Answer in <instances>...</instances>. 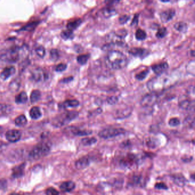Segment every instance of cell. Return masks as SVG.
Segmentation results:
<instances>
[{
	"mask_svg": "<svg viewBox=\"0 0 195 195\" xmlns=\"http://www.w3.org/2000/svg\"><path fill=\"white\" fill-rule=\"evenodd\" d=\"M167 29L165 27L159 28L156 33V36L158 38H162L167 34Z\"/></svg>",
	"mask_w": 195,
	"mask_h": 195,
	"instance_id": "35",
	"label": "cell"
},
{
	"mask_svg": "<svg viewBox=\"0 0 195 195\" xmlns=\"http://www.w3.org/2000/svg\"><path fill=\"white\" fill-rule=\"evenodd\" d=\"M138 18H139V14L136 13L135 14L132 20V23L130 24V26H135L138 25Z\"/></svg>",
	"mask_w": 195,
	"mask_h": 195,
	"instance_id": "48",
	"label": "cell"
},
{
	"mask_svg": "<svg viewBox=\"0 0 195 195\" xmlns=\"http://www.w3.org/2000/svg\"><path fill=\"white\" fill-rule=\"evenodd\" d=\"M90 164V160L87 156H84L77 160L75 162L77 169L81 170L87 168Z\"/></svg>",
	"mask_w": 195,
	"mask_h": 195,
	"instance_id": "16",
	"label": "cell"
},
{
	"mask_svg": "<svg viewBox=\"0 0 195 195\" xmlns=\"http://www.w3.org/2000/svg\"><path fill=\"white\" fill-rule=\"evenodd\" d=\"M78 116V112L77 111H67L55 117L52 124L56 127H61L67 125Z\"/></svg>",
	"mask_w": 195,
	"mask_h": 195,
	"instance_id": "5",
	"label": "cell"
},
{
	"mask_svg": "<svg viewBox=\"0 0 195 195\" xmlns=\"http://www.w3.org/2000/svg\"><path fill=\"white\" fill-rule=\"evenodd\" d=\"M7 147V144L4 142L0 141V153L2 152Z\"/></svg>",
	"mask_w": 195,
	"mask_h": 195,
	"instance_id": "51",
	"label": "cell"
},
{
	"mask_svg": "<svg viewBox=\"0 0 195 195\" xmlns=\"http://www.w3.org/2000/svg\"><path fill=\"white\" fill-rule=\"evenodd\" d=\"M148 73H149V70H148V69L144 70L140 72V73L136 74L135 75V78L137 80H139V81L143 80L148 76Z\"/></svg>",
	"mask_w": 195,
	"mask_h": 195,
	"instance_id": "36",
	"label": "cell"
},
{
	"mask_svg": "<svg viewBox=\"0 0 195 195\" xmlns=\"http://www.w3.org/2000/svg\"><path fill=\"white\" fill-rule=\"evenodd\" d=\"M97 142V139L94 137H86L83 138L81 140V143L83 145L89 146L94 144Z\"/></svg>",
	"mask_w": 195,
	"mask_h": 195,
	"instance_id": "34",
	"label": "cell"
},
{
	"mask_svg": "<svg viewBox=\"0 0 195 195\" xmlns=\"http://www.w3.org/2000/svg\"><path fill=\"white\" fill-rule=\"evenodd\" d=\"M38 22L36 21V22H31L30 24H27L26 25L24 26L22 29L24 30H26V31H32V30H33L34 28L36 27V26L38 25Z\"/></svg>",
	"mask_w": 195,
	"mask_h": 195,
	"instance_id": "38",
	"label": "cell"
},
{
	"mask_svg": "<svg viewBox=\"0 0 195 195\" xmlns=\"http://www.w3.org/2000/svg\"><path fill=\"white\" fill-rule=\"evenodd\" d=\"M1 129V128L0 127V129Z\"/></svg>",
	"mask_w": 195,
	"mask_h": 195,
	"instance_id": "54",
	"label": "cell"
},
{
	"mask_svg": "<svg viewBox=\"0 0 195 195\" xmlns=\"http://www.w3.org/2000/svg\"><path fill=\"white\" fill-rule=\"evenodd\" d=\"M130 16L129 15H127V14L122 15L119 17V22L121 24H125L130 20Z\"/></svg>",
	"mask_w": 195,
	"mask_h": 195,
	"instance_id": "41",
	"label": "cell"
},
{
	"mask_svg": "<svg viewBox=\"0 0 195 195\" xmlns=\"http://www.w3.org/2000/svg\"><path fill=\"white\" fill-rule=\"evenodd\" d=\"M12 110L13 107L10 105L0 104V117L8 115Z\"/></svg>",
	"mask_w": 195,
	"mask_h": 195,
	"instance_id": "23",
	"label": "cell"
},
{
	"mask_svg": "<svg viewBox=\"0 0 195 195\" xmlns=\"http://www.w3.org/2000/svg\"><path fill=\"white\" fill-rule=\"evenodd\" d=\"M90 54H81V55H79L78 56H77V62L82 65H85L88 59H89L90 58Z\"/></svg>",
	"mask_w": 195,
	"mask_h": 195,
	"instance_id": "31",
	"label": "cell"
},
{
	"mask_svg": "<svg viewBox=\"0 0 195 195\" xmlns=\"http://www.w3.org/2000/svg\"><path fill=\"white\" fill-rule=\"evenodd\" d=\"M50 151V147L46 143H41L34 146L29 153V157L33 160H38L46 156Z\"/></svg>",
	"mask_w": 195,
	"mask_h": 195,
	"instance_id": "6",
	"label": "cell"
},
{
	"mask_svg": "<svg viewBox=\"0 0 195 195\" xmlns=\"http://www.w3.org/2000/svg\"><path fill=\"white\" fill-rule=\"evenodd\" d=\"M169 67L168 64L167 62H162L161 63L154 64L152 66L153 71L157 75L160 76L162 75Z\"/></svg>",
	"mask_w": 195,
	"mask_h": 195,
	"instance_id": "14",
	"label": "cell"
},
{
	"mask_svg": "<svg viewBox=\"0 0 195 195\" xmlns=\"http://www.w3.org/2000/svg\"><path fill=\"white\" fill-rule=\"evenodd\" d=\"M128 53L135 57H138L142 59L146 57L149 53L148 50L143 48H137V47L132 48L129 51H128Z\"/></svg>",
	"mask_w": 195,
	"mask_h": 195,
	"instance_id": "11",
	"label": "cell"
},
{
	"mask_svg": "<svg viewBox=\"0 0 195 195\" xmlns=\"http://www.w3.org/2000/svg\"><path fill=\"white\" fill-rule=\"evenodd\" d=\"M15 124L18 127H24L27 124V119L24 115H21L15 119Z\"/></svg>",
	"mask_w": 195,
	"mask_h": 195,
	"instance_id": "30",
	"label": "cell"
},
{
	"mask_svg": "<svg viewBox=\"0 0 195 195\" xmlns=\"http://www.w3.org/2000/svg\"><path fill=\"white\" fill-rule=\"evenodd\" d=\"M174 28L180 32L186 33L188 30V25L184 22L179 21L174 24Z\"/></svg>",
	"mask_w": 195,
	"mask_h": 195,
	"instance_id": "26",
	"label": "cell"
},
{
	"mask_svg": "<svg viewBox=\"0 0 195 195\" xmlns=\"http://www.w3.org/2000/svg\"><path fill=\"white\" fill-rule=\"evenodd\" d=\"M127 63V57L120 51L110 50L105 57L106 65L112 69H121Z\"/></svg>",
	"mask_w": 195,
	"mask_h": 195,
	"instance_id": "2",
	"label": "cell"
},
{
	"mask_svg": "<svg viewBox=\"0 0 195 195\" xmlns=\"http://www.w3.org/2000/svg\"><path fill=\"white\" fill-rule=\"evenodd\" d=\"M24 51H25L24 47L19 48L15 46L10 48L0 57V65H3L4 64L17 62L20 59L23 52L24 53Z\"/></svg>",
	"mask_w": 195,
	"mask_h": 195,
	"instance_id": "4",
	"label": "cell"
},
{
	"mask_svg": "<svg viewBox=\"0 0 195 195\" xmlns=\"http://www.w3.org/2000/svg\"><path fill=\"white\" fill-rule=\"evenodd\" d=\"M46 195H59V192L55 188L50 187L46 190Z\"/></svg>",
	"mask_w": 195,
	"mask_h": 195,
	"instance_id": "43",
	"label": "cell"
},
{
	"mask_svg": "<svg viewBox=\"0 0 195 195\" xmlns=\"http://www.w3.org/2000/svg\"><path fill=\"white\" fill-rule=\"evenodd\" d=\"M154 187H155L156 189H163V190H167L168 188L165 183H162V182L156 183L155 184V186H154Z\"/></svg>",
	"mask_w": 195,
	"mask_h": 195,
	"instance_id": "46",
	"label": "cell"
},
{
	"mask_svg": "<svg viewBox=\"0 0 195 195\" xmlns=\"http://www.w3.org/2000/svg\"><path fill=\"white\" fill-rule=\"evenodd\" d=\"M174 183L179 187H184L186 185L187 180L182 175L178 174L173 176Z\"/></svg>",
	"mask_w": 195,
	"mask_h": 195,
	"instance_id": "22",
	"label": "cell"
},
{
	"mask_svg": "<svg viewBox=\"0 0 195 195\" xmlns=\"http://www.w3.org/2000/svg\"><path fill=\"white\" fill-rule=\"evenodd\" d=\"M70 132L75 136H88L92 133V131L91 130L80 129L75 127L71 128Z\"/></svg>",
	"mask_w": 195,
	"mask_h": 195,
	"instance_id": "20",
	"label": "cell"
},
{
	"mask_svg": "<svg viewBox=\"0 0 195 195\" xmlns=\"http://www.w3.org/2000/svg\"><path fill=\"white\" fill-rule=\"evenodd\" d=\"M138 162V159L136 155L131 153H128L123 156L119 161L120 165L125 168H132L136 166Z\"/></svg>",
	"mask_w": 195,
	"mask_h": 195,
	"instance_id": "9",
	"label": "cell"
},
{
	"mask_svg": "<svg viewBox=\"0 0 195 195\" xmlns=\"http://www.w3.org/2000/svg\"><path fill=\"white\" fill-rule=\"evenodd\" d=\"M74 33L72 31L69 30H63L61 33V37L64 39V40H69V39H72L74 37Z\"/></svg>",
	"mask_w": 195,
	"mask_h": 195,
	"instance_id": "33",
	"label": "cell"
},
{
	"mask_svg": "<svg viewBox=\"0 0 195 195\" xmlns=\"http://www.w3.org/2000/svg\"><path fill=\"white\" fill-rule=\"evenodd\" d=\"M118 100H119L118 97L115 96H109L107 99V101L109 105H115V104H116L118 102Z\"/></svg>",
	"mask_w": 195,
	"mask_h": 195,
	"instance_id": "42",
	"label": "cell"
},
{
	"mask_svg": "<svg viewBox=\"0 0 195 195\" xmlns=\"http://www.w3.org/2000/svg\"><path fill=\"white\" fill-rule=\"evenodd\" d=\"M24 168H25V164H22L21 165L15 167L13 169V172H12L13 176L14 178L21 177L24 173Z\"/></svg>",
	"mask_w": 195,
	"mask_h": 195,
	"instance_id": "24",
	"label": "cell"
},
{
	"mask_svg": "<svg viewBox=\"0 0 195 195\" xmlns=\"http://www.w3.org/2000/svg\"><path fill=\"white\" fill-rule=\"evenodd\" d=\"M6 138L10 143H16L20 140L21 138V133L16 129L9 130L6 133Z\"/></svg>",
	"mask_w": 195,
	"mask_h": 195,
	"instance_id": "13",
	"label": "cell"
},
{
	"mask_svg": "<svg viewBox=\"0 0 195 195\" xmlns=\"http://www.w3.org/2000/svg\"><path fill=\"white\" fill-rule=\"evenodd\" d=\"M141 180V178L140 176H137V175H135V176H133L132 177V178L130 179V184L132 185H137L139 183L140 181Z\"/></svg>",
	"mask_w": 195,
	"mask_h": 195,
	"instance_id": "45",
	"label": "cell"
},
{
	"mask_svg": "<svg viewBox=\"0 0 195 195\" xmlns=\"http://www.w3.org/2000/svg\"><path fill=\"white\" fill-rule=\"evenodd\" d=\"M67 68V65L65 64H59L56 67V70L59 72H61L65 70Z\"/></svg>",
	"mask_w": 195,
	"mask_h": 195,
	"instance_id": "47",
	"label": "cell"
},
{
	"mask_svg": "<svg viewBox=\"0 0 195 195\" xmlns=\"http://www.w3.org/2000/svg\"><path fill=\"white\" fill-rule=\"evenodd\" d=\"M41 97V92L38 90H34L30 94V101L32 103L38 101Z\"/></svg>",
	"mask_w": 195,
	"mask_h": 195,
	"instance_id": "32",
	"label": "cell"
},
{
	"mask_svg": "<svg viewBox=\"0 0 195 195\" xmlns=\"http://www.w3.org/2000/svg\"><path fill=\"white\" fill-rule=\"evenodd\" d=\"M16 102L17 104H24L28 101V96L25 92H22L18 94L15 99Z\"/></svg>",
	"mask_w": 195,
	"mask_h": 195,
	"instance_id": "28",
	"label": "cell"
},
{
	"mask_svg": "<svg viewBox=\"0 0 195 195\" xmlns=\"http://www.w3.org/2000/svg\"><path fill=\"white\" fill-rule=\"evenodd\" d=\"M59 51L56 49H52L51 51V59L56 61L59 59Z\"/></svg>",
	"mask_w": 195,
	"mask_h": 195,
	"instance_id": "44",
	"label": "cell"
},
{
	"mask_svg": "<svg viewBox=\"0 0 195 195\" xmlns=\"http://www.w3.org/2000/svg\"><path fill=\"white\" fill-rule=\"evenodd\" d=\"M80 102L77 100H67L59 104L61 109H66L68 108H75L79 105Z\"/></svg>",
	"mask_w": 195,
	"mask_h": 195,
	"instance_id": "19",
	"label": "cell"
},
{
	"mask_svg": "<svg viewBox=\"0 0 195 195\" xmlns=\"http://www.w3.org/2000/svg\"><path fill=\"white\" fill-rule=\"evenodd\" d=\"M73 80V77H69L64 78L61 81L62 83H69L71 82Z\"/></svg>",
	"mask_w": 195,
	"mask_h": 195,
	"instance_id": "50",
	"label": "cell"
},
{
	"mask_svg": "<svg viewBox=\"0 0 195 195\" xmlns=\"http://www.w3.org/2000/svg\"><path fill=\"white\" fill-rule=\"evenodd\" d=\"M35 51H36V53H37V54L43 58L44 56H45V48L43 47V46L41 45H40V46H38L35 49Z\"/></svg>",
	"mask_w": 195,
	"mask_h": 195,
	"instance_id": "37",
	"label": "cell"
},
{
	"mask_svg": "<svg viewBox=\"0 0 195 195\" xmlns=\"http://www.w3.org/2000/svg\"><path fill=\"white\" fill-rule=\"evenodd\" d=\"M125 133V130L122 128H107L102 129L99 133V136L104 139H109L120 136Z\"/></svg>",
	"mask_w": 195,
	"mask_h": 195,
	"instance_id": "7",
	"label": "cell"
},
{
	"mask_svg": "<svg viewBox=\"0 0 195 195\" xmlns=\"http://www.w3.org/2000/svg\"><path fill=\"white\" fill-rule=\"evenodd\" d=\"M81 23H82L81 19L78 18V19L75 20L73 21H72L68 22L67 27L68 30L73 32V30L76 29L78 27H79L80 25L81 24Z\"/></svg>",
	"mask_w": 195,
	"mask_h": 195,
	"instance_id": "25",
	"label": "cell"
},
{
	"mask_svg": "<svg viewBox=\"0 0 195 195\" xmlns=\"http://www.w3.org/2000/svg\"><path fill=\"white\" fill-rule=\"evenodd\" d=\"M127 30L124 29H120L117 32H112L107 35V40L108 43L102 46V49L109 51L112 46L124 47L126 45L124 38L127 35Z\"/></svg>",
	"mask_w": 195,
	"mask_h": 195,
	"instance_id": "3",
	"label": "cell"
},
{
	"mask_svg": "<svg viewBox=\"0 0 195 195\" xmlns=\"http://www.w3.org/2000/svg\"><path fill=\"white\" fill-rule=\"evenodd\" d=\"M10 89L13 91H16L20 88V83L16 80L12 81L10 85H9Z\"/></svg>",
	"mask_w": 195,
	"mask_h": 195,
	"instance_id": "40",
	"label": "cell"
},
{
	"mask_svg": "<svg viewBox=\"0 0 195 195\" xmlns=\"http://www.w3.org/2000/svg\"><path fill=\"white\" fill-rule=\"evenodd\" d=\"M9 195H22L20 194H18V193H16V192H13V193H12L10 194H9Z\"/></svg>",
	"mask_w": 195,
	"mask_h": 195,
	"instance_id": "53",
	"label": "cell"
},
{
	"mask_svg": "<svg viewBox=\"0 0 195 195\" xmlns=\"http://www.w3.org/2000/svg\"><path fill=\"white\" fill-rule=\"evenodd\" d=\"M178 106L182 109L192 110L195 109V101L191 100L186 95H182L178 98Z\"/></svg>",
	"mask_w": 195,
	"mask_h": 195,
	"instance_id": "10",
	"label": "cell"
},
{
	"mask_svg": "<svg viewBox=\"0 0 195 195\" xmlns=\"http://www.w3.org/2000/svg\"><path fill=\"white\" fill-rule=\"evenodd\" d=\"M31 77L34 81H41L45 78V73L43 72L41 69L37 68L32 71L31 73Z\"/></svg>",
	"mask_w": 195,
	"mask_h": 195,
	"instance_id": "15",
	"label": "cell"
},
{
	"mask_svg": "<svg viewBox=\"0 0 195 195\" xmlns=\"http://www.w3.org/2000/svg\"><path fill=\"white\" fill-rule=\"evenodd\" d=\"M168 124L170 127H177L180 124V121L178 118L176 117L171 118L168 121Z\"/></svg>",
	"mask_w": 195,
	"mask_h": 195,
	"instance_id": "39",
	"label": "cell"
},
{
	"mask_svg": "<svg viewBox=\"0 0 195 195\" xmlns=\"http://www.w3.org/2000/svg\"><path fill=\"white\" fill-rule=\"evenodd\" d=\"M15 72H16V69L13 66L8 67L5 68L1 73L0 77L2 80H5L8 79L9 77L12 76L13 75H14Z\"/></svg>",
	"mask_w": 195,
	"mask_h": 195,
	"instance_id": "18",
	"label": "cell"
},
{
	"mask_svg": "<svg viewBox=\"0 0 195 195\" xmlns=\"http://www.w3.org/2000/svg\"><path fill=\"white\" fill-rule=\"evenodd\" d=\"M76 187V184L73 181H68L63 182L60 185V189L64 192H70L73 191Z\"/></svg>",
	"mask_w": 195,
	"mask_h": 195,
	"instance_id": "21",
	"label": "cell"
},
{
	"mask_svg": "<svg viewBox=\"0 0 195 195\" xmlns=\"http://www.w3.org/2000/svg\"><path fill=\"white\" fill-rule=\"evenodd\" d=\"M162 94L163 93L158 94L151 92L150 94H146L142 97L140 101L141 105L143 107H150L153 106L159 101Z\"/></svg>",
	"mask_w": 195,
	"mask_h": 195,
	"instance_id": "8",
	"label": "cell"
},
{
	"mask_svg": "<svg viewBox=\"0 0 195 195\" xmlns=\"http://www.w3.org/2000/svg\"><path fill=\"white\" fill-rule=\"evenodd\" d=\"M147 36L145 31L142 29H138L135 33V37L138 41H143L146 39Z\"/></svg>",
	"mask_w": 195,
	"mask_h": 195,
	"instance_id": "29",
	"label": "cell"
},
{
	"mask_svg": "<svg viewBox=\"0 0 195 195\" xmlns=\"http://www.w3.org/2000/svg\"><path fill=\"white\" fill-rule=\"evenodd\" d=\"M113 4H108V5L102 10V14L104 17L109 18L116 14L117 11L115 8L112 6Z\"/></svg>",
	"mask_w": 195,
	"mask_h": 195,
	"instance_id": "17",
	"label": "cell"
},
{
	"mask_svg": "<svg viewBox=\"0 0 195 195\" xmlns=\"http://www.w3.org/2000/svg\"><path fill=\"white\" fill-rule=\"evenodd\" d=\"M29 113H30V116L31 117V118L34 119V120L39 119L42 116V113H41L40 109L37 107H34L32 108H31Z\"/></svg>",
	"mask_w": 195,
	"mask_h": 195,
	"instance_id": "27",
	"label": "cell"
},
{
	"mask_svg": "<svg viewBox=\"0 0 195 195\" xmlns=\"http://www.w3.org/2000/svg\"><path fill=\"white\" fill-rule=\"evenodd\" d=\"M173 85L172 80L168 75L163 74L153 77L147 83V87L151 92L161 94Z\"/></svg>",
	"mask_w": 195,
	"mask_h": 195,
	"instance_id": "1",
	"label": "cell"
},
{
	"mask_svg": "<svg viewBox=\"0 0 195 195\" xmlns=\"http://www.w3.org/2000/svg\"><path fill=\"white\" fill-rule=\"evenodd\" d=\"M176 14V10L174 9H168L162 11L160 13L161 22L166 23L170 21Z\"/></svg>",
	"mask_w": 195,
	"mask_h": 195,
	"instance_id": "12",
	"label": "cell"
},
{
	"mask_svg": "<svg viewBox=\"0 0 195 195\" xmlns=\"http://www.w3.org/2000/svg\"><path fill=\"white\" fill-rule=\"evenodd\" d=\"M191 54L192 55V56L194 57V55H195V51H194V50L191 51Z\"/></svg>",
	"mask_w": 195,
	"mask_h": 195,
	"instance_id": "52",
	"label": "cell"
},
{
	"mask_svg": "<svg viewBox=\"0 0 195 195\" xmlns=\"http://www.w3.org/2000/svg\"><path fill=\"white\" fill-rule=\"evenodd\" d=\"M146 145H148V146L149 148H155L156 146H157V143L156 142L155 140H152V139H150L147 142H146Z\"/></svg>",
	"mask_w": 195,
	"mask_h": 195,
	"instance_id": "49",
	"label": "cell"
}]
</instances>
